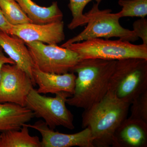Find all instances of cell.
<instances>
[{"mask_svg": "<svg viewBox=\"0 0 147 147\" xmlns=\"http://www.w3.org/2000/svg\"><path fill=\"white\" fill-rule=\"evenodd\" d=\"M117 61L81 59L70 72L76 73L74 92L66 103L84 110L100 101L108 91Z\"/></svg>", "mask_w": 147, "mask_h": 147, "instance_id": "1", "label": "cell"}, {"mask_svg": "<svg viewBox=\"0 0 147 147\" xmlns=\"http://www.w3.org/2000/svg\"><path fill=\"white\" fill-rule=\"evenodd\" d=\"M130 105L108 91L100 101L84 110L82 127L90 130L95 147L111 146L114 133L127 118Z\"/></svg>", "mask_w": 147, "mask_h": 147, "instance_id": "2", "label": "cell"}, {"mask_svg": "<svg viewBox=\"0 0 147 147\" xmlns=\"http://www.w3.org/2000/svg\"><path fill=\"white\" fill-rule=\"evenodd\" d=\"M147 91V59L130 58L117 61L108 91L131 104Z\"/></svg>", "mask_w": 147, "mask_h": 147, "instance_id": "3", "label": "cell"}, {"mask_svg": "<svg viewBox=\"0 0 147 147\" xmlns=\"http://www.w3.org/2000/svg\"><path fill=\"white\" fill-rule=\"evenodd\" d=\"M99 4L94 3L91 9L85 13L88 18L87 26L81 33L69 39L61 45H67L82 42L87 40L104 38H119L120 39L129 42H134L139 39L133 30L123 28L119 23L117 13H112L110 9L100 10Z\"/></svg>", "mask_w": 147, "mask_h": 147, "instance_id": "4", "label": "cell"}, {"mask_svg": "<svg viewBox=\"0 0 147 147\" xmlns=\"http://www.w3.org/2000/svg\"><path fill=\"white\" fill-rule=\"evenodd\" d=\"M65 48L76 52L81 59H97L117 61L130 58L147 59V45H135L129 41L92 38L71 43Z\"/></svg>", "mask_w": 147, "mask_h": 147, "instance_id": "5", "label": "cell"}, {"mask_svg": "<svg viewBox=\"0 0 147 147\" xmlns=\"http://www.w3.org/2000/svg\"><path fill=\"white\" fill-rule=\"evenodd\" d=\"M55 95V97L42 95L33 88L27 98L26 107L34 113L35 117L43 119L52 129L62 126L72 130L73 115L66 105L67 100L72 95L65 92Z\"/></svg>", "mask_w": 147, "mask_h": 147, "instance_id": "6", "label": "cell"}, {"mask_svg": "<svg viewBox=\"0 0 147 147\" xmlns=\"http://www.w3.org/2000/svg\"><path fill=\"white\" fill-rule=\"evenodd\" d=\"M25 43L34 65L43 72L56 74L70 72L81 60L76 52L57 45L38 41Z\"/></svg>", "mask_w": 147, "mask_h": 147, "instance_id": "7", "label": "cell"}, {"mask_svg": "<svg viewBox=\"0 0 147 147\" xmlns=\"http://www.w3.org/2000/svg\"><path fill=\"white\" fill-rule=\"evenodd\" d=\"M35 85L15 64L4 65L0 79V103L10 102L25 107L27 98Z\"/></svg>", "mask_w": 147, "mask_h": 147, "instance_id": "8", "label": "cell"}, {"mask_svg": "<svg viewBox=\"0 0 147 147\" xmlns=\"http://www.w3.org/2000/svg\"><path fill=\"white\" fill-rule=\"evenodd\" d=\"M8 34L18 37L25 42L38 41L57 45L65 38L63 21L46 24L28 23L12 26Z\"/></svg>", "mask_w": 147, "mask_h": 147, "instance_id": "9", "label": "cell"}, {"mask_svg": "<svg viewBox=\"0 0 147 147\" xmlns=\"http://www.w3.org/2000/svg\"><path fill=\"white\" fill-rule=\"evenodd\" d=\"M25 125L41 134V147H95L91 132L88 127L77 133L66 134L54 131L42 120L33 125Z\"/></svg>", "mask_w": 147, "mask_h": 147, "instance_id": "10", "label": "cell"}, {"mask_svg": "<svg viewBox=\"0 0 147 147\" xmlns=\"http://www.w3.org/2000/svg\"><path fill=\"white\" fill-rule=\"evenodd\" d=\"M113 147H146L147 123L127 118L116 129L112 139Z\"/></svg>", "mask_w": 147, "mask_h": 147, "instance_id": "11", "label": "cell"}, {"mask_svg": "<svg viewBox=\"0 0 147 147\" xmlns=\"http://www.w3.org/2000/svg\"><path fill=\"white\" fill-rule=\"evenodd\" d=\"M32 74L35 84L38 86L37 92L40 94H56L61 92L71 95L74 92L76 76L74 72L56 74L43 72L34 65Z\"/></svg>", "mask_w": 147, "mask_h": 147, "instance_id": "12", "label": "cell"}, {"mask_svg": "<svg viewBox=\"0 0 147 147\" xmlns=\"http://www.w3.org/2000/svg\"><path fill=\"white\" fill-rule=\"evenodd\" d=\"M0 47L34 82L32 74L34 63L25 41L18 37L0 31Z\"/></svg>", "mask_w": 147, "mask_h": 147, "instance_id": "13", "label": "cell"}, {"mask_svg": "<svg viewBox=\"0 0 147 147\" xmlns=\"http://www.w3.org/2000/svg\"><path fill=\"white\" fill-rule=\"evenodd\" d=\"M35 117L34 113L26 106L10 103H0V132L20 129Z\"/></svg>", "mask_w": 147, "mask_h": 147, "instance_id": "14", "label": "cell"}, {"mask_svg": "<svg viewBox=\"0 0 147 147\" xmlns=\"http://www.w3.org/2000/svg\"><path fill=\"white\" fill-rule=\"evenodd\" d=\"M32 23L46 24L62 21L63 13L57 1L48 7L38 5L32 0H15Z\"/></svg>", "mask_w": 147, "mask_h": 147, "instance_id": "15", "label": "cell"}, {"mask_svg": "<svg viewBox=\"0 0 147 147\" xmlns=\"http://www.w3.org/2000/svg\"><path fill=\"white\" fill-rule=\"evenodd\" d=\"M29 128L25 123L18 130L1 132L0 147H41L39 137L31 136Z\"/></svg>", "mask_w": 147, "mask_h": 147, "instance_id": "16", "label": "cell"}, {"mask_svg": "<svg viewBox=\"0 0 147 147\" xmlns=\"http://www.w3.org/2000/svg\"><path fill=\"white\" fill-rule=\"evenodd\" d=\"M0 8L12 26L32 23L15 0H0Z\"/></svg>", "mask_w": 147, "mask_h": 147, "instance_id": "17", "label": "cell"}, {"mask_svg": "<svg viewBox=\"0 0 147 147\" xmlns=\"http://www.w3.org/2000/svg\"><path fill=\"white\" fill-rule=\"evenodd\" d=\"M122 9L117 13L120 18L139 17L145 18L147 15V0H119Z\"/></svg>", "mask_w": 147, "mask_h": 147, "instance_id": "18", "label": "cell"}, {"mask_svg": "<svg viewBox=\"0 0 147 147\" xmlns=\"http://www.w3.org/2000/svg\"><path fill=\"white\" fill-rule=\"evenodd\" d=\"M93 1H95L99 4L102 0H69L68 7L72 16V20L67 26L69 30H73L86 25L88 18L83 11L86 5Z\"/></svg>", "mask_w": 147, "mask_h": 147, "instance_id": "19", "label": "cell"}, {"mask_svg": "<svg viewBox=\"0 0 147 147\" xmlns=\"http://www.w3.org/2000/svg\"><path fill=\"white\" fill-rule=\"evenodd\" d=\"M129 117L147 123V91L140 95L130 104Z\"/></svg>", "mask_w": 147, "mask_h": 147, "instance_id": "20", "label": "cell"}, {"mask_svg": "<svg viewBox=\"0 0 147 147\" xmlns=\"http://www.w3.org/2000/svg\"><path fill=\"white\" fill-rule=\"evenodd\" d=\"M133 30L138 38L143 41V44L147 45V20L141 18L134 21L133 24Z\"/></svg>", "mask_w": 147, "mask_h": 147, "instance_id": "21", "label": "cell"}, {"mask_svg": "<svg viewBox=\"0 0 147 147\" xmlns=\"http://www.w3.org/2000/svg\"><path fill=\"white\" fill-rule=\"evenodd\" d=\"M12 26V25H11L6 19L0 8V31L8 34Z\"/></svg>", "mask_w": 147, "mask_h": 147, "instance_id": "22", "label": "cell"}, {"mask_svg": "<svg viewBox=\"0 0 147 147\" xmlns=\"http://www.w3.org/2000/svg\"><path fill=\"white\" fill-rule=\"evenodd\" d=\"M6 64H14L15 63L9 57L5 55L2 49L0 47V79H1V71L4 65Z\"/></svg>", "mask_w": 147, "mask_h": 147, "instance_id": "23", "label": "cell"}, {"mask_svg": "<svg viewBox=\"0 0 147 147\" xmlns=\"http://www.w3.org/2000/svg\"><path fill=\"white\" fill-rule=\"evenodd\" d=\"M0 137H1V132H0Z\"/></svg>", "mask_w": 147, "mask_h": 147, "instance_id": "24", "label": "cell"}]
</instances>
